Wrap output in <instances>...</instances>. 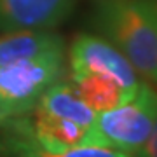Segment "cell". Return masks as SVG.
Returning a JSON list of instances; mask_svg holds the SVG:
<instances>
[{"instance_id":"1","label":"cell","mask_w":157,"mask_h":157,"mask_svg":"<svg viewBox=\"0 0 157 157\" xmlns=\"http://www.w3.org/2000/svg\"><path fill=\"white\" fill-rule=\"evenodd\" d=\"M93 25L157 91V21L147 0H93Z\"/></svg>"},{"instance_id":"2","label":"cell","mask_w":157,"mask_h":157,"mask_svg":"<svg viewBox=\"0 0 157 157\" xmlns=\"http://www.w3.org/2000/svg\"><path fill=\"white\" fill-rule=\"evenodd\" d=\"M67 52H52L0 67V112L6 119L32 112L45 91L67 75Z\"/></svg>"},{"instance_id":"3","label":"cell","mask_w":157,"mask_h":157,"mask_svg":"<svg viewBox=\"0 0 157 157\" xmlns=\"http://www.w3.org/2000/svg\"><path fill=\"white\" fill-rule=\"evenodd\" d=\"M157 121V91L145 80L133 100L96 113L94 128L107 147L135 155Z\"/></svg>"},{"instance_id":"4","label":"cell","mask_w":157,"mask_h":157,"mask_svg":"<svg viewBox=\"0 0 157 157\" xmlns=\"http://www.w3.org/2000/svg\"><path fill=\"white\" fill-rule=\"evenodd\" d=\"M68 73H101L113 77L129 91L140 89L143 78L122 52L105 37L94 33H77L67 47Z\"/></svg>"},{"instance_id":"5","label":"cell","mask_w":157,"mask_h":157,"mask_svg":"<svg viewBox=\"0 0 157 157\" xmlns=\"http://www.w3.org/2000/svg\"><path fill=\"white\" fill-rule=\"evenodd\" d=\"M77 7V0H0V32L54 30Z\"/></svg>"},{"instance_id":"6","label":"cell","mask_w":157,"mask_h":157,"mask_svg":"<svg viewBox=\"0 0 157 157\" xmlns=\"http://www.w3.org/2000/svg\"><path fill=\"white\" fill-rule=\"evenodd\" d=\"M52 52H67L63 35L54 30H14L0 33V67Z\"/></svg>"},{"instance_id":"7","label":"cell","mask_w":157,"mask_h":157,"mask_svg":"<svg viewBox=\"0 0 157 157\" xmlns=\"http://www.w3.org/2000/svg\"><path fill=\"white\" fill-rule=\"evenodd\" d=\"M73 89L80 96V100L93 110L94 113L107 112L117 108L129 100H133L138 91L126 89L121 82L113 77L101 75V73H68Z\"/></svg>"},{"instance_id":"8","label":"cell","mask_w":157,"mask_h":157,"mask_svg":"<svg viewBox=\"0 0 157 157\" xmlns=\"http://www.w3.org/2000/svg\"><path fill=\"white\" fill-rule=\"evenodd\" d=\"M37 108L47 113H52V115H58V117L73 121L77 124H82V126H94L96 113L75 93L68 78V73L59 80H56L42 94V98L37 103Z\"/></svg>"},{"instance_id":"9","label":"cell","mask_w":157,"mask_h":157,"mask_svg":"<svg viewBox=\"0 0 157 157\" xmlns=\"http://www.w3.org/2000/svg\"><path fill=\"white\" fill-rule=\"evenodd\" d=\"M135 157H157V121H155V124H154V128H152L148 138H147L145 143L138 148Z\"/></svg>"},{"instance_id":"10","label":"cell","mask_w":157,"mask_h":157,"mask_svg":"<svg viewBox=\"0 0 157 157\" xmlns=\"http://www.w3.org/2000/svg\"><path fill=\"white\" fill-rule=\"evenodd\" d=\"M147 2H148V0H147ZM148 4H150V2H148ZM150 6H152V4H150ZM152 11H154V16H155V21H157V9L154 6H152Z\"/></svg>"},{"instance_id":"11","label":"cell","mask_w":157,"mask_h":157,"mask_svg":"<svg viewBox=\"0 0 157 157\" xmlns=\"http://www.w3.org/2000/svg\"><path fill=\"white\" fill-rule=\"evenodd\" d=\"M4 119H6V115H4V113L0 112V121H4Z\"/></svg>"},{"instance_id":"12","label":"cell","mask_w":157,"mask_h":157,"mask_svg":"<svg viewBox=\"0 0 157 157\" xmlns=\"http://www.w3.org/2000/svg\"><path fill=\"white\" fill-rule=\"evenodd\" d=\"M148 2H150V0H148ZM150 4H152L154 7H155V9H157V2H150Z\"/></svg>"},{"instance_id":"13","label":"cell","mask_w":157,"mask_h":157,"mask_svg":"<svg viewBox=\"0 0 157 157\" xmlns=\"http://www.w3.org/2000/svg\"><path fill=\"white\" fill-rule=\"evenodd\" d=\"M150 2H157V0H150Z\"/></svg>"}]
</instances>
